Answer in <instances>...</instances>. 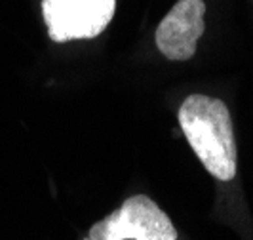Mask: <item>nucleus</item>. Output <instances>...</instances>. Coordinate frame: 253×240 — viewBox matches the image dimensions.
I'll return each mask as SVG.
<instances>
[{"instance_id": "obj_1", "label": "nucleus", "mask_w": 253, "mask_h": 240, "mask_svg": "<svg viewBox=\"0 0 253 240\" xmlns=\"http://www.w3.org/2000/svg\"><path fill=\"white\" fill-rule=\"evenodd\" d=\"M179 124L204 168L219 181H232L238 151L225 101L192 94L179 107Z\"/></svg>"}, {"instance_id": "obj_4", "label": "nucleus", "mask_w": 253, "mask_h": 240, "mask_svg": "<svg viewBox=\"0 0 253 240\" xmlns=\"http://www.w3.org/2000/svg\"><path fill=\"white\" fill-rule=\"evenodd\" d=\"M206 2L177 0L156 29V46L169 61H189L206 31Z\"/></svg>"}, {"instance_id": "obj_2", "label": "nucleus", "mask_w": 253, "mask_h": 240, "mask_svg": "<svg viewBox=\"0 0 253 240\" xmlns=\"http://www.w3.org/2000/svg\"><path fill=\"white\" fill-rule=\"evenodd\" d=\"M89 240H177V231L154 200L137 194L89 229Z\"/></svg>"}, {"instance_id": "obj_3", "label": "nucleus", "mask_w": 253, "mask_h": 240, "mask_svg": "<svg viewBox=\"0 0 253 240\" xmlns=\"http://www.w3.org/2000/svg\"><path fill=\"white\" fill-rule=\"evenodd\" d=\"M42 17L51 42L89 40L113 21L116 0H42Z\"/></svg>"}]
</instances>
